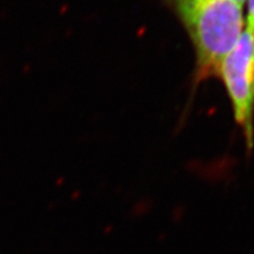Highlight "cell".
<instances>
[{
  "instance_id": "1",
  "label": "cell",
  "mask_w": 254,
  "mask_h": 254,
  "mask_svg": "<svg viewBox=\"0 0 254 254\" xmlns=\"http://www.w3.org/2000/svg\"><path fill=\"white\" fill-rule=\"evenodd\" d=\"M170 6L194 47L196 80L218 77L246 28L244 6L236 0H170Z\"/></svg>"
},
{
  "instance_id": "2",
  "label": "cell",
  "mask_w": 254,
  "mask_h": 254,
  "mask_svg": "<svg viewBox=\"0 0 254 254\" xmlns=\"http://www.w3.org/2000/svg\"><path fill=\"white\" fill-rule=\"evenodd\" d=\"M233 107L236 123L243 128L249 151L254 145V36L247 27L218 71Z\"/></svg>"
},
{
  "instance_id": "3",
  "label": "cell",
  "mask_w": 254,
  "mask_h": 254,
  "mask_svg": "<svg viewBox=\"0 0 254 254\" xmlns=\"http://www.w3.org/2000/svg\"><path fill=\"white\" fill-rule=\"evenodd\" d=\"M247 19H246V27L251 31V33L254 36V0H247Z\"/></svg>"
},
{
  "instance_id": "4",
  "label": "cell",
  "mask_w": 254,
  "mask_h": 254,
  "mask_svg": "<svg viewBox=\"0 0 254 254\" xmlns=\"http://www.w3.org/2000/svg\"><path fill=\"white\" fill-rule=\"evenodd\" d=\"M236 1L238 2V4H240L241 6H244L247 2V0H236Z\"/></svg>"
}]
</instances>
